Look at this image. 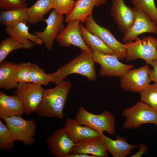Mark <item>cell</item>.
I'll return each mask as SVG.
<instances>
[{
  "mask_svg": "<svg viewBox=\"0 0 157 157\" xmlns=\"http://www.w3.org/2000/svg\"><path fill=\"white\" fill-rule=\"evenodd\" d=\"M148 64L127 71L120 77V86L126 91L140 92L151 81Z\"/></svg>",
  "mask_w": 157,
  "mask_h": 157,
  "instance_id": "cell-10",
  "label": "cell"
},
{
  "mask_svg": "<svg viewBox=\"0 0 157 157\" xmlns=\"http://www.w3.org/2000/svg\"><path fill=\"white\" fill-rule=\"evenodd\" d=\"M15 141L6 125L0 120V149L8 150L13 148Z\"/></svg>",
  "mask_w": 157,
  "mask_h": 157,
  "instance_id": "cell-29",
  "label": "cell"
},
{
  "mask_svg": "<svg viewBox=\"0 0 157 157\" xmlns=\"http://www.w3.org/2000/svg\"><path fill=\"white\" fill-rule=\"evenodd\" d=\"M75 4L74 0H54L53 9L58 15L67 16L72 11Z\"/></svg>",
  "mask_w": 157,
  "mask_h": 157,
  "instance_id": "cell-31",
  "label": "cell"
},
{
  "mask_svg": "<svg viewBox=\"0 0 157 157\" xmlns=\"http://www.w3.org/2000/svg\"><path fill=\"white\" fill-rule=\"evenodd\" d=\"M14 140L22 141L24 145L35 142L36 125L34 120H28L21 116H13L3 118Z\"/></svg>",
  "mask_w": 157,
  "mask_h": 157,
  "instance_id": "cell-6",
  "label": "cell"
},
{
  "mask_svg": "<svg viewBox=\"0 0 157 157\" xmlns=\"http://www.w3.org/2000/svg\"><path fill=\"white\" fill-rule=\"evenodd\" d=\"M75 120L79 124L88 126L101 134L106 132L111 135L115 134V119L113 114L105 110L100 115L92 113L83 107L76 114Z\"/></svg>",
  "mask_w": 157,
  "mask_h": 157,
  "instance_id": "cell-3",
  "label": "cell"
},
{
  "mask_svg": "<svg viewBox=\"0 0 157 157\" xmlns=\"http://www.w3.org/2000/svg\"><path fill=\"white\" fill-rule=\"evenodd\" d=\"M17 64L5 61L0 64V88L9 90L16 88L19 83L16 73Z\"/></svg>",
  "mask_w": 157,
  "mask_h": 157,
  "instance_id": "cell-22",
  "label": "cell"
},
{
  "mask_svg": "<svg viewBox=\"0 0 157 157\" xmlns=\"http://www.w3.org/2000/svg\"><path fill=\"white\" fill-rule=\"evenodd\" d=\"M139 150L137 152L131 156V157H141L146 153L148 150L147 145L143 143H140L138 146Z\"/></svg>",
  "mask_w": 157,
  "mask_h": 157,
  "instance_id": "cell-35",
  "label": "cell"
},
{
  "mask_svg": "<svg viewBox=\"0 0 157 157\" xmlns=\"http://www.w3.org/2000/svg\"><path fill=\"white\" fill-rule=\"evenodd\" d=\"M152 67V69H150L149 75L151 81L157 84V60L152 62L150 64Z\"/></svg>",
  "mask_w": 157,
  "mask_h": 157,
  "instance_id": "cell-34",
  "label": "cell"
},
{
  "mask_svg": "<svg viewBox=\"0 0 157 157\" xmlns=\"http://www.w3.org/2000/svg\"><path fill=\"white\" fill-rule=\"evenodd\" d=\"M29 62L18 64L16 73L17 81L19 83H31V65Z\"/></svg>",
  "mask_w": 157,
  "mask_h": 157,
  "instance_id": "cell-32",
  "label": "cell"
},
{
  "mask_svg": "<svg viewBox=\"0 0 157 157\" xmlns=\"http://www.w3.org/2000/svg\"><path fill=\"white\" fill-rule=\"evenodd\" d=\"M102 138L107 151L114 157H125L131 154L133 150L138 147L136 145H132L126 142L125 138L119 136L114 140L101 134Z\"/></svg>",
  "mask_w": 157,
  "mask_h": 157,
  "instance_id": "cell-21",
  "label": "cell"
},
{
  "mask_svg": "<svg viewBox=\"0 0 157 157\" xmlns=\"http://www.w3.org/2000/svg\"><path fill=\"white\" fill-rule=\"evenodd\" d=\"M122 114L126 118L122 126L123 129H135L147 123L152 124L157 126V111L140 101L133 106L123 110Z\"/></svg>",
  "mask_w": 157,
  "mask_h": 157,
  "instance_id": "cell-4",
  "label": "cell"
},
{
  "mask_svg": "<svg viewBox=\"0 0 157 157\" xmlns=\"http://www.w3.org/2000/svg\"><path fill=\"white\" fill-rule=\"evenodd\" d=\"M25 113L23 104L15 95H8L0 92V117L3 119L13 116H22Z\"/></svg>",
  "mask_w": 157,
  "mask_h": 157,
  "instance_id": "cell-19",
  "label": "cell"
},
{
  "mask_svg": "<svg viewBox=\"0 0 157 157\" xmlns=\"http://www.w3.org/2000/svg\"><path fill=\"white\" fill-rule=\"evenodd\" d=\"M27 8L2 10L0 12V23L6 26H14L21 22L28 23Z\"/></svg>",
  "mask_w": 157,
  "mask_h": 157,
  "instance_id": "cell-25",
  "label": "cell"
},
{
  "mask_svg": "<svg viewBox=\"0 0 157 157\" xmlns=\"http://www.w3.org/2000/svg\"><path fill=\"white\" fill-rule=\"evenodd\" d=\"M92 53L81 50L80 54L75 58L60 67L56 72L48 74L50 82L56 84L73 74L86 77L90 81H95L97 76Z\"/></svg>",
  "mask_w": 157,
  "mask_h": 157,
  "instance_id": "cell-2",
  "label": "cell"
},
{
  "mask_svg": "<svg viewBox=\"0 0 157 157\" xmlns=\"http://www.w3.org/2000/svg\"><path fill=\"white\" fill-rule=\"evenodd\" d=\"M80 27L84 41L93 51L106 54L115 55L114 52L99 37L89 32L83 23H81L80 24Z\"/></svg>",
  "mask_w": 157,
  "mask_h": 157,
  "instance_id": "cell-24",
  "label": "cell"
},
{
  "mask_svg": "<svg viewBox=\"0 0 157 157\" xmlns=\"http://www.w3.org/2000/svg\"><path fill=\"white\" fill-rule=\"evenodd\" d=\"M132 3L134 7L143 12L157 24V8L154 0H132Z\"/></svg>",
  "mask_w": 157,
  "mask_h": 157,
  "instance_id": "cell-26",
  "label": "cell"
},
{
  "mask_svg": "<svg viewBox=\"0 0 157 157\" xmlns=\"http://www.w3.org/2000/svg\"><path fill=\"white\" fill-rule=\"evenodd\" d=\"M15 92L22 102L25 113L36 111L42 99L44 89L42 85L31 83H19Z\"/></svg>",
  "mask_w": 157,
  "mask_h": 157,
  "instance_id": "cell-7",
  "label": "cell"
},
{
  "mask_svg": "<svg viewBox=\"0 0 157 157\" xmlns=\"http://www.w3.org/2000/svg\"><path fill=\"white\" fill-rule=\"evenodd\" d=\"M71 87L69 81L63 80L56 83L53 88L44 89L42 101L36 111L38 115L64 120L63 110Z\"/></svg>",
  "mask_w": 157,
  "mask_h": 157,
  "instance_id": "cell-1",
  "label": "cell"
},
{
  "mask_svg": "<svg viewBox=\"0 0 157 157\" xmlns=\"http://www.w3.org/2000/svg\"><path fill=\"white\" fill-rule=\"evenodd\" d=\"M124 44L127 49L126 62L139 58L150 65L157 60V39L154 37L148 36L142 39L137 38L134 41Z\"/></svg>",
  "mask_w": 157,
  "mask_h": 157,
  "instance_id": "cell-5",
  "label": "cell"
},
{
  "mask_svg": "<svg viewBox=\"0 0 157 157\" xmlns=\"http://www.w3.org/2000/svg\"><path fill=\"white\" fill-rule=\"evenodd\" d=\"M66 157H96V156L93 155L90 156L87 154H69L66 156Z\"/></svg>",
  "mask_w": 157,
  "mask_h": 157,
  "instance_id": "cell-36",
  "label": "cell"
},
{
  "mask_svg": "<svg viewBox=\"0 0 157 157\" xmlns=\"http://www.w3.org/2000/svg\"><path fill=\"white\" fill-rule=\"evenodd\" d=\"M133 8L135 20L132 26L124 34L122 40L124 43L135 41L138 35L144 33L157 35V24L141 10L134 7Z\"/></svg>",
  "mask_w": 157,
  "mask_h": 157,
  "instance_id": "cell-12",
  "label": "cell"
},
{
  "mask_svg": "<svg viewBox=\"0 0 157 157\" xmlns=\"http://www.w3.org/2000/svg\"><path fill=\"white\" fill-rule=\"evenodd\" d=\"M140 93V101L157 111V84H149Z\"/></svg>",
  "mask_w": 157,
  "mask_h": 157,
  "instance_id": "cell-27",
  "label": "cell"
},
{
  "mask_svg": "<svg viewBox=\"0 0 157 157\" xmlns=\"http://www.w3.org/2000/svg\"><path fill=\"white\" fill-rule=\"evenodd\" d=\"M80 22V21L77 20L68 22L66 26L58 35L57 42L62 47H69L73 45L79 47L81 50L92 53L93 51L85 44L83 39Z\"/></svg>",
  "mask_w": 157,
  "mask_h": 157,
  "instance_id": "cell-11",
  "label": "cell"
},
{
  "mask_svg": "<svg viewBox=\"0 0 157 157\" xmlns=\"http://www.w3.org/2000/svg\"><path fill=\"white\" fill-rule=\"evenodd\" d=\"M22 49H24L23 44L10 37L2 40L0 43V64L11 52Z\"/></svg>",
  "mask_w": 157,
  "mask_h": 157,
  "instance_id": "cell-28",
  "label": "cell"
},
{
  "mask_svg": "<svg viewBox=\"0 0 157 157\" xmlns=\"http://www.w3.org/2000/svg\"><path fill=\"white\" fill-rule=\"evenodd\" d=\"M27 8L24 0H0V8L2 10Z\"/></svg>",
  "mask_w": 157,
  "mask_h": 157,
  "instance_id": "cell-33",
  "label": "cell"
},
{
  "mask_svg": "<svg viewBox=\"0 0 157 157\" xmlns=\"http://www.w3.org/2000/svg\"><path fill=\"white\" fill-rule=\"evenodd\" d=\"M75 144L69 154H90L96 157H106L108 156V151L101 137L79 141Z\"/></svg>",
  "mask_w": 157,
  "mask_h": 157,
  "instance_id": "cell-18",
  "label": "cell"
},
{
  "mask_svg": "<svg viewBox=\"0 0 157 157\" xmlns=\"http://www.w3.org/2000/svg\"><path fill=\"white\" fill-rule=\"evenodd\" d=\"M31 78L32 83L41 85H48L51 81L48 74L45 73L43 69L34 63L32 64Z\"/></svg>",
  "mask_w": 157,
  "mask_h": 157,
  "instance_id": "cell-30",
  "label": "cell"
},
{
  "mask_svg": "<svg viewBox=\"0 0 157 157\" xmlns=\"http://www.w3.org/2000/svg\"><path fill=\"white\" fill-rule=\"evenodd\" d=\"M63 16L58 15L54 9L50 14L48 18L45 20L47 26L41 32L35 31L36 35L42 41L45 47L49 51L52 50L54 41L59 33L65 28Z\"/></svg>",
  "mask_w": 157,
  "mask_h": 157,
  "instance_id": "cell-13",
  "label": "cell"
},
{
  "mask_svg": "<svg viewBox=\"0 0 157 157\" xmlns=\"http://www.w3.org/2000/svg\"><path fill=\"white\" fill-rule=\"evenodd\" d=\"M5 31L10 37L22 44L24 49H29L36 45H41L43 42L36 35L28 31V26L24 22L14 26H6Z\"/></svg>",
  "mask_w": 157,
  "mask_h": 157,
  "instance_id": "cell-17",
  "label": "cell"
},
{
  "mask_svg": "<svg viewBox=\"0 0 157 157\" xmlns=\"http://www.w3.org/2000/svg\"><path fill=\"white\" fill-rule=\"evenodd\" d=\"M62 128L69 138L74 143L90 139L100 138L101 134L87 126L78 124L75 119L67 117Z\"/></svg>",
  "mask_w": 157,
  "mask_h": 157,
  "instance_id": "cell-16",
  "label": "cell"
},
{
  "mask_svg": "<svg viewBox=\"0 0 157 157\" xmlns=\"http://www.w3.org/2000/svg\"><path fill=\"white\" fill-rule=\"evenodd\" d=\"M92 55L95 63L100 65L99 74L101 76L120 77L134 66L133 65L122 63L115 55L106 54L93 51Z\"/></svg>",
  "mask_w": 157,
  "mask_h": 157,
  "instance_id": "cell-9",
  "label": "cell"
},
{
  "mask_svg": "<svg viewBox=\"0 0 157 157\" xmlns=\"http://www.w3.org/2000/svg\"><path fill=\"white\" fill-rule=\"evenodd\" d=\"M25 1H26V0H24Z\"/></svg>",
  "mask_w": 157,
  "mask_h": 157,
  "instance_id": "cell-37",
  "label": "cell"
},
{
  "mask_svg": "<svg viewBox=\"0 0 157 157\" xmlns=\"http://www.w3.org/2000/svg\"><path fill=\"white\" fill-rule=\"evenodd\" d=\"M85 27L91 33L99 37L111 49L119 60L126 58L127 49L107 28L99 25L91 14L85 22Z\"/></svg>",
  "mask_w": 157,
  "mask_h": 157,
  "instance_id": "cell-8",
  "label": "cell"
},
{
  "mask_svg": "<svg viewBox=\"0 0 157 157\" xmlns=\"http://www.w3.org/2000/svg\"><path fill=\"white\" fill-rule=\"evenodd\" d=\"M110 13L119 30L124 34L133 25L135 19L133 8L127 6L124 0H111Z\"/></svg>",
  "mask_w": 157,
  "mask_h": 157,
  "instance_id": "cell-14",
  "label": "cell"
},
{
  "mask_svg": "<svg viewBox=\"0 0 157 157\" xmlns=\"http://www.w3.org/2000/svg\"><path fill=\"white\" fill-rule=\"evenodd\" d=\"M46 141L50 152L57 157H66L75 144L63 128L55 131Z\"/></svg>",
  "mask_w": 157,
  "mask_h": 157,
  "instance_id": "cell-15",
  "label": "cell"
},
{
  "mask_svg": "<svg viewBox=\"0 0 157 157\" xmlns=\"http://www.w3.org/2000/svg\"><path fill=\"white\" fill-rule=\"evenodd\" d=\"M108 0H77L75 7L65 19V22L74 20H79L81 23L85 22L86 19L92 14L95 7L106 3Z\"/></svg>",
  "mask_w": 157,
  "mask_h": 157,
  "instance_id": "cell-20",
  "label": "cell"
},
{
  "mask_svg": "<svg viewBox=\"0 0 157 157\" xmlns=\"http://www.w3.org/2000/svg\"><path fill=\"white\" fill-rule=\"evenodd\" d=\"M54 0H37L31 7L27 8L28 23L34 24L44 20V15L53 8Z\"/></svg>",
  "mask_w": 157,
  "mask_h": 157,
  "instance_id": "cell-23",
  "label": "cell"
}]
</instances>
